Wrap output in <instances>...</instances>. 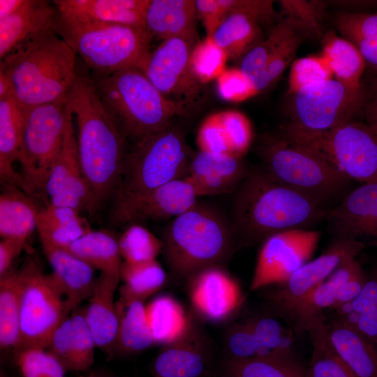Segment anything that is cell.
I'll return each instance as SVG.
<instances>
[{
	"instance_id": "obj_2",
	"label": "cell",
	"mask_w": 377,
	"mask_h": 377,
	"mask_svg": "<svg viewBox=\"0 0 377 377\" xmlns=\"http://www.w3.org/2000/svg\"><path fill=\"white\" fill-rule=\"evenodd\" d=\"M67 101L76 122L82 172L100 207L117 191L128 142L104 109L90 74L79 70Z\"/></svg>"
},
{
	"instance_id": "obj_47",
	"label": "cell",
	"mask_w": 377,
	"mask_h": 377,
	"mask_svg": "<svg viewBox=\"0 0 377 377\" xmlns=\"http://www.w3.org/2000/svg\"><path fill=\"white\" fill-rule=\"evenodd\" d=\"M290 24V28L272 52L268 65L257 87L258 93L270 87L294 61L304 35L291 22Z\"/></svg>"
},
{
	"instance_id": "obj_37",
	"label": "cell",
	"mask_w": 377,
	"mask_h": 377,
	"mask_svg": "<svg viewBox=\"0 0 377 377\" xmlns=\"http://www.w3.org/2000/svg\"><path fill=\"white\" fill-rule=\"evenodd\" d=\"M260 25L251 15L233 12L219 24L210 37L226 52L228 59L240 60L264 38Z\"/></svg>"
},
{
	"instance_id": "obj_45",
	"label": "cell",
	"mask_w": 377,
	"mask_h": 377,
	"mask_svg": "<svg viewBox=\"0 0 377 377\" xmlns=\"http://www.w3.org/2000/svg\"><path fill=\"white\" fill-rule=\"evenodd\" d=\"M279 2L281 17L290 21L304 35H321L327 3L314 0H282Z\"/></svg>"
},
{
	"instance_id": "obj_5",
	"label": "cell",
	"mask_w": 377,
	"mask_h": 377,
	"mask_svg": "<svg viewBox=\"0 0 377 377\" xmlns=\"http://www.w3.org/2000/svg\"><path fill=\"white\" fill-rule=\"evenodd\" d=\"M193 154L172 123L130 145L111 211L114 222L156 188L187 176Z\"/></svg>"
},
{
	"instance_id": "obj_35",
	"label": "cell",
	"mask_w": 377,
	"mask_h": 377,
	"mask_svg": "<svg viewBox=\"0 0 377 377\" xmlns=\"http://www.w3.org/2000/svg\"><path fill=\"white\" fill-rule=\"evenodd\" d=\"M38 209L17 186L6 185L0 195V235L27 240L36 228Z\"/></svg>"
},
{
	"instance_id": "obj_44",
	"label": "cell",
	"mask_w": 377,
	"mask_h": 377,
	"mask_svg": "<svg viewBox=\"0 0 377 377\" xmlns=\"http://www.w3.org/2000/svg\"><path fill=\"white\" fill-rule=\"evenodd\" d=\"M290 27V22L288 20L280 17L278 22L270 27L266 38L257 43L240 59L238 68L251 81L256 90L274 49Z\"/></svg>"
},
{
	"instance_id": "obj_51",
	"label": "cell",
	"mask_w": 377,
	"mask_h": 377,
	"mask_svg": "<svg viewBox=\"0 0 377 377\" xmlns=\"http://www.w3.org/2000/svg\"><path fill=\"white\" fill-rule=\"evenodd\" d=\"M220 117L231 154L243 158L253 139V129L249 119L237 110L220 112Z\"/></svg>"
},
{
	"instance_id": "obj_52",
	"label": "cell",
	"mask_w": 377,
	"mask_h": 377,
	"mask_svg": "<svg viewBox=\"0 0 377 377\" xmlns=\"http://www.w3.org/2000/svg\"><path fill=\"white\" fill-rule=\"evenodd\" d=\"M220 97L231 102H241L258 94L251 81L239 68L226 69L216 80Z\"/></svg>"
},
{
	"instance_id": "obj_1",
	"label": "cell",
	"mask_w": 377,
	"mask_h": 377,
	"mask_svg": "<svg viewBox=\"0 0 377 377\" xmlns=\"http://www.w3.org/2000/svg\"><path fill=\"white\" fill-rule=\"evenodd\" d=\"M327 209L254 168L235 191L230 220L239 246H250L281 232L309 229Z\"/></svg>"
},
{
	"instance_id": "obj_40",
	"label": "cell",
	"mask_w": 377,
	"mask_h": 377,
	"mask_svg": "<svg viewBox=\"0 0 377 377\" xmlns=\"http://www.w3.org/2000/svg\"><path fill=\"white\" fill-rule=\"evenodd\" d=\"M24 271L10 270L0 277V347L1 350L15 348L19 337L21 297L24 285Z\"/></svg>"
},
{
	"instance_id": "obj_56",
	"label": "cell",
	"mask_w": 377,
	"mask_h": 377,
	"mask_svg": "<svg viewBox=\"0 0 377 377\" xmlns=\"http://www.w3.org/2000/svg\"><path fill=\"white\" fill-rule=\"evenodd\" d=\"M367 279V274L362 269L348 280L338 292L332 309L353 302L362 292Z\"/></svg>"
},
{
	"instance_id": "obj_4",
	"label": "cell",
	"mask_w": 377,
	"mask_h": 377,
	"mask_svg": "<svg viewBox=\"0 0 377 377\" xmlns=\"http://www.w3.org/2000/svg\"><path fill=\"white\" fill-rule=\"evenodd\" d=\"M161 240L168 267L185 281L203 269L223 266L240 248L230 218L199 202L168 222Z\"/></svg>"
},
{
	"instance_id": "obj_59",
	"label": "cell",
	"mask_w": 377,
	"mask_h": 377,
	"mask_svg": "<svg viewBox=\"0 0 377 377\" xmlns=\"http://www.w3.org/2000/svg\"><path fill=\"white\" fill-rule=\"evenodd\" d=\"M12 95L13 87L10 80L4 73L0 72V99Z\"/></svg>"
},
{
	"instance_id": "obj_53",
	"label": "cell",
	"mask_w": 377,
	"mask_h": 377,
	"mask_svg": "<svg viewBox=\"0 0 377 377\" xmlns=\"http://www.w3.org/2000/svg\"><path fill=\"white\" fill-rule=\"evenodd\" d=\"M196 143L199 151L232 155L220 112L208 116L202 121L197 133Z\"/></svg>"
},
{
	"instance_id": "obj_3",
	"label": "cell",
	"mask_w": 377,
	"mask_h": 377,
	"mask_svg": "<svg viewBox=\"0 0 377 377\" xmlns=\"http://www.w3.org/2000/svg\"><path fill=\"white\" fill-rule=\"evenodd\" d=\"M76 54L56 31L44 34L1 59L13 95L25 109L66 97L79 69Z\"/></svg>"
},
{
	"instance_id": "obj_20",
	"label": "cell",
	"mask_w": 377,
	"mask_h": 377,
	"mask_svg": "<svg viewBox=\"0 0 377 377\" xmlns=\"http://www.w3.org/2000/svg\"><path fill=\"white\" fill-rule=\"evenodd\" d=\"M199 196L185 177L172 180L151 191L128 208L113 224L125 226L143 221H170L193 207Z\"/></svg>"
},
{
	"instance_id": "obj_50",
	"label": "cell",
	"mask_w": 377,
	"mask_h": 377,
	"mask_svg": "<svg viewBox=\"0 0 377 377\" xmlns=\"http://www.w3.org/2000/svg\"><path fill=\"white\" fill-rule=\"evenodd\" d=\"M22 377H65L66 370L46 348L32 347L16 353Z\"/></svg>"
},
{
	"instance_id": "obj_38",
	"label": "cell",
	"mask_w": 377,
	"mask_h": 377,
	"mask_svg": "<svg viewBox=\"0 0 377 377\" xmlns=\"http://www.w3.org/2000/svg\"><path fill=\"white\" fill-rule=\"evenodd\" d=\"M102 274L120 276L118 237L107 230H92L65 248Z\"/></svg>"
},
{
	"instance_id": "obj_43",
	"label": "cell",
	"mask_w": 377,
	"mask_h": 377,
	"mask_svg": "<svg viewBox=\"0 0 377 377\" xmlns=\"http://www.w3.org/2000/svg\"><path fill=\"white\" fill-rule=\"evenodd\" d=\"M118 244L123 261L132 263L156 260L163 249L161 239L138 223L126 226Z\"/></svg>"
},
{
	"instance_id": "obj_33",
	"label": "cell",
	"mask_w": 377,
	"mask_h": 377,
	"mask_svg": "<svg viewBox=\"0 0 377 377\" xmlns=\"http://www.w3.org/2000/svg\"><path fill=\"white\" fill-rule=\"evenodd\" d=\"M75 208L51 203L38 209L36 229L40 239L65 249L91 230Z\"/></svg>"
},
{
	"instance_id": "obj_28",
	"label": "cell",
	"mask_w": 377,
	"mask_h": 377,
	"mask_svg": "<svg viewBox=\"0 0 377 377\" xmlns=\"http://www.w3.org/2000/svg\"><path fill=\"white\" fill-rule=\"evenodd\" d=\"M362 269L355 257L346 259L295 310L290 322L294 332L304 334L311 323L323 317V311L332 308L343 285Z\"/></svg>"
},
{
	"instance_id": "obj_19",
	"label": "cell",
	"mask_w": 377,
	"mask_h": 377,
	"mask_svg": "<svg viewBox=\"0 0 377 377\" xmlns=\"http://www.w3.org/2000/svg\"><path fill=\"white\" fill-rule=\"evenodd\" d=\"M186 282L192 307L205 320H226L238 311L244 302L239 284L223 266L203 269Z\"/></svg>"
},
{
	"instance_id": "obj_16",
	"label": "cell",
	"mask_w": 377,
	"mask_h": 377,
	"mask_svg": "<svg viewBox=\"0 0 377 377\" xmlns=\"http://www.w3.org/2000/svg\"><path fill=\"white\" fill-rule=\"evenodd\" d=\"M73 120L71 111L62 145L47 177L45 193L54 205L94 214L99 207L82 172Z\"/></svg>"
},
{
	"instance_id": "obj_34",
	"label": "cell",
	"mask_w": 377,
	"mask_h": 377,
	"mask_svg": "<svg viewBox=\"0 0 377 377\" xmlns=\"http://www.w3.org/2000/svg\"><path fill=\"white\" fill-rule=\"evenodd\" d=\"M147 322L155 344L165 346L183 337L193 319L172 296L161 295L145 305Z\"/></svg>"
},
{
	"instance_id": "obj_61",
	"label": "cell",
	"mask_w": 377,
	"mask_h": 377,
	"mask_svg": "<svg viewBox=\"0 0 377 377\" xmlns=\"http://www.w3.org/2000/svg\"><path fill=\"white\" fill-rule=\"evenodd\" d=\"M1 377H7L4 372L1 371Z\"/></svg>"
},
{
	"instance_id": "obj_21",
	"label": "cell",
	"mask_w": 377,
	"mask_h": 377,
	"mask_svg": "<svg viewBox=\"0 0 377 377\" xmlns=\"http://www.w3.org/2000/svg\"><path fill=\"white\" fill-rule=\"evenodd\" d=\"M212 353L210 340L193 320L183 337L163 346L153 364L154 377H201Z\"/></svg>"
},
{
	"instance_id": "obj_60",
	"label": "cell",
	"mask_w": 377,
	"mask_h": 377,
	"mask_svg": "<svg viewBox=\"0 0 377 377\" xmlns=\"http://www.w3.org/2000/svg\"><path fill=\"white\" fill-rule=\"evenodd\" d=\"M80 377H111L108 374L102 371L96 370Z\"/></svg>"
},
{
	"instance_id": "obj_49",
	"label": "cell",
	"mask_w": 377,
	"mask_h": 377,
	"mask_svg": "<svg viewBox=\"0 0 377 377\" xmlns=\"http://www.w3.org/2000/svg\"><path fill=\"white\" fill-rule=\"evenodd\" d=\"M332 77L333 74L321 54L295 59L290 66L287 94L292 96L305 87Z\"/></svg>"
},
{
	"instance_id": "obj_31",
	"label": "cell",
	"mask_w": 377,
	"mask_h": 377,
	"mask_svg": "<svg viewBox=\"0 0 377 377\" xmlns=\"http://www.w3.org/2000/svg\"><path fill=\"white\" fill-rule=\"evenodd\" d=\"M320 54L335 80L355 93H364L361 81L366 64L354 44L330 31L324 35Z\"/></svg>"
},
{
	"instance_id": "obj_41",
	"label": "cell",
	"mask_w": 377,
	"mask_h": 377,
	"mask_svg": "<svg viewBox=\"0 0 377 377\" xmlns=\"http://www.w3.org/2000/svg\"><path fill=\"white\" fill-rule=\"evenodd\" d=\"M120 279L123 284L119 299L145 301L165 285L167 275L156 260L135 263L122 261Z\"/></svg>"
},
{
	"instance_id": "obj_23",
	"label": "cell",
	"mask_w": 377,
	"mask_h": 377,
	"mask_svg": "<svg viewBox=\"0 0 377 377\" xmlns=\"http://www.w3.org/2000/svg\"><path fill=\"white\" fill-rule=\"evenodd\" d=\"M242 158L199 151L192 155L186 177L199 197L235 191L247 172Z\"/></svg>"
},
{
	"instance_id": "obj_36",
	"label": "cell",
	"mask_w": 377,
	"mask_h": 377,
	"mask_svg": "<svg viewBox=\"0 0 377 377\" xmlns=\"http://www.w3.org/2000/svg\"><path fill=\"white\" fill-rule=\"evenodd\" d=\"M116 309L119 318L116 353H135L155 344L147 322L144 301L118 299Z\"/></svg>"
},
{
	"instance_id": "obj_11",
	"label": "cell",
	"mask_w": 377,
	"mask_h": 377,
	"mask_svg": "<svg viewBox=\"0 0 377 377\" xmlns=\"http://www.w3.org/2000/svg\"><path fill=\"white\" fill-rule=\"evenodd\" d=\"M281 133L320 154L350 179L377 182V133L365 123L350 121L323 133Z\"/></svg>"
},
{
	"instance_id": "obj_24",
	"label": "cell",
	"mask_w": 377,
	"mask_h": 377,
	"mask_svg": "<svg viewBox=\"0 0 377 377\" xmlns=\"http://www.w3.org/2000/svg\"><path fill=\"white\" fill-rule=\"evenodd\" d=\"M95 348L83 308L77 307L54 332L46 349L67 371L85 372L94 362Z\"/></svg>"
},
{
	"instance_id": "obj_39",
	"label": "cell",
	"mask_w": 377,
	"mask_h": 377,
	"mask_svg": "<svg viewBox=\"0 0 377 377\" xmlns=\"http://www.w3.org/2000/svg\"><path fill=\"white\" fill-rule=\"evenodd\" d=\"M334 24L343 38L358 49L366 66L377 75V13L341 12Z\"/></svg>"
},
{
	"instance_id": "obj_57",
	"label": "cell",
	"mask_w": 377,
	"mask_h": 377,
	"mask_svg": "<svg viewBox=\"0 0 377 377\" xmlns=\"http://www.w3.org/2000/svg\"><path fill=\"white\" fill-rule=\"evenodd\" d=\"M365 124L377 133V81L376 91L372 98L364 104Z\"/></svg>"
},
{
	"instance_id": "obj_22",
	"label": "cell",
	"mask_w": 377,
	"mask_h": 377,
	"mask_svg": "<svg viewBox=\"0 0 377 377\" xmlns=\"http://www.w3.org/2000/svg\"><path fill=\"white\" fill-rule=\"evenodd\" d=\"M58 13L54 3L25 0L11 15L0 20V59L38 37L57 32Z\"/></svg>"
},
{
	"instance_id": "obj_29",
	"label": "cell",
	"mask_w": 377,
	"mask_h": 377,
	"mask_svg": "<svg viewBox=\"0 0 377 377\" xmlns=\"http://www.w3.org/2000/svg\"><path fill=\"white\" fill-rule=\"evenodd\" d=\"M333 348L356 377H377V348L356 328L325 318Z\"/></svg>"
},
{
	"instance_id": "obj_6",
	"label": "cell",
	"mask_w": 377,
	"mask_h": 377,
	"mask_svg": "<svg viewBox=\"0 0 377 377\" xmlns=\"http://www.w3.org/2000/svg\"><path fill=\"white\" fill-rule=\"evenodd\" d=\"M90 75L104 109L128 142L156 133L181 116L140 69Z\"/></svg>"
},
{
	"instance_id": "obj_26",
	"label": "cell",
	"mask_w": 377,
	"mask_h": 377,
	"mask_svg": "<svg viewBox=\"0 0 377 377\" xmlns=\"http://www.w3.org/2000/svg\"><path fill=\"white\" fill-rule=\"evenodd\" d=\"M40 242L52 268L50 274L72 311L92 295L98 278L96 269L67 249Z\"/></svg>"
},
{
	"instance_id": "obj_27",
	"label": "cell",
	"mask_w": 377,
	"mask_h": 377,
	"mask_svg": "<svg viewBox=\"0 0 377 377\" xmlns=\"http://www.w3.org/2000/svg\"><path fill=\"white\" fill-rule=\"evenodd\" d=\"M197 17L195 0H150L145 27L152 39L181 38L195 45Z\"/></svg>"
},
{
	"instance_id": "obj_25",
	"label": "cell",
	"mask_w": 377,
	"mask_h": 377,
	"mask_svg": "<svg viewBox=\"0 0 377 377\" xmlns=\"http://www.w3.org/2000/svg\"><path fill=\"white\" fill-rule=\"evenodd\" d=\"M120 276L100 273L92 295L83 308L96 348L111 357L116 353L119 318L114 294Z\"/></svg>"
},
{
	"instance_id": "obj_17",
	"label": "cell",
	"mask_w": 377,
	"mask_h": 377,
	"mask_svg": "<svg viewBox=\"0 0 377 377\" xmlns=\"http://www.w3.org/2000/svg\"><path fill=\"white\" fill-rule=\"evenodd\" d=\"M333 239L377 247V182L364 183L329 207L325 219Z\"/></svg>"
},
{
	"instance_id": "obj_9",
	"label": "cell",
	"mask_w": 377,
	"mask_h": 377,
	"mask_svg": "<svg viewBox=\"0 0 377 377\" xmlns=\"http://www.w3.org/2000/svg\"><path fill=\"white\" fill-rule=\"evenodd\" d=\"M71 112L66 98L26 109L18 161L22 189L29 195L45 193L52 163L64 140Z\"/></svg>"
},
{
	"instance_id": "obj_8",
	"label": "cell",
	"mask_w": 377,
	"mask_h": 377,
	"mask_svg": "<svg viewBox=\"0 0 377 377\" xmlns=\"http://www.w3.org/2000/svg\"><path fill=\"white\" fill-rule=\"evenodd\" d=\"M57 34L79 55L92 75L137 68L144 71L151 54L146 28L108 24L84 29H57Z\"/></svg>"
},
{
	"instance_id": "obj_58",
	"label": "cell",
	"mask_w": 377,
	"mask_h": 377,
	"mask_svg": "<svg viewBox=\"0 0 377 377\" xmlns=\"http://www.w3.org/2000/svg\"><path fill=\"white\" fill-rule=\"evenodd\" d=\"M25 0H0V20H3L15 13Z\"/></svg>"
},
{
	"instance_id": "obj_18",
	"label": "cell",
	"mask_w": 377,
	"mask_h": 377,
	"mask_svg": "<svg viewBox=\"0 0 377 377\" xmlns=\"http://www.w3.org/2000/svg\"><path fill=\"white\" fill-rule=\"evenodd\" d=\"M150 0H55L57 29H84L108 24L145 27Z\"/></svg>"
},
{
	"instance_id": "obj_12",
	"label": "cell",
	"mask_w": 377,
	"mask_h": 377,
	"mask_svg": "<svg viewBox=\"0 0 377 377\" xmlns=\"http://www.w3.org/2000/svg\"><path fill=\"white\" fill-rule=\"evenodd\" d=\"M194 45L181 38L163 40L151 52L144 69L154 86L184 117L198 112L208 95L206 84L197 78L190 66Z\"/></svg>"
},
{
	"instance_id": "obj_13",
	"label": "cell",
	"mask_w": 377,
	"mask_h": 377,
	"mask_svg": "<svg viewBox=\"0 0 377 377\" xmlns=\"http://www.w3.org/2000/svg\"><path fill=\"white\" fill-rule=\"evenodd\" d=\"M293 97L290 121L283 131L316 133L353 121L364 106L365 96L357 94L335 79L305 87Z\"/></svg>"
},
{
	"instance_id": "obj_62",
	"label": "cell",
	"mask_w": 377,
	"mask_h": 377,
	"mask_svg": "<svg viewBox=\"0 0 377 377\" xmlns=\"http://www.w3.org/2000/svg\"><path fill=\"white\" fill-rule=\"evenodd\" d=\"M376 81H377V79H376Z\"/></svg>"
},
{
	"instance_id": "obj_42",
	"label": "cell",
	"mask_w": 377,
	"mask_h": 377,
	"mask_svg": "<svg viewBox=\"0 0 377 377\" xmlns=\"http://www.w3.org/2000/svg\"><path fill=\"white\" fill-rule=\"evenodd\" d=\"M306 333L312 345L309 377H356L337 355L329 341L325 316L311 323Z\"/></svg>"
},
{
	"instance_id": "obj_32",
	"label": "cell",
	"mask_w": 377,
	"mask_h": 377,
	"mask_svg": "<svg viewBox=\"0 0 377 377\" xmlns=\"http://www.w3.org/2000/svg\"><path fill=\"white\" fill-rule=\"evenodd\" d=\"M223 377H309L293 349L246 360L224 359Z\"/></svg>"
},
{
	"instance_id": "obj_15",
	"label": "cell",
	"mask_w": 377,
	"mask_h": 377,
	"mask_svg": "<svg viewBox=\"0 0 377 377\" xmlns=\"http://www.w3.org/2000/svg\"><path fill=\"white\" fill-rule=\"evenodd\" d=\"M321 236L311 229H293L274 235L259 250L250 290L256 291L285 283L310 261Z\"/></svg>"
},
{
	"instance_id": "obj_30",
	"label": "cell",
	"mask_w": 377,
	"mask_h": 377,
	"mask_svg": "<svg viewBox=\"0 0 377 377\" xmlns=\"http://www.w3.org/2000/svg\"><path fill=\"white\" fill-rule=\"evenodd\" d=\"M25 110L13 95L0 99V177L6 185L21 188V176L13 164L21 149Z\"/></svg>"
},
{
	"instance_id": "obj_54",
	"label": "cell",
	"mask_w": 377,
	"mask_h": 377,
	"mask_svg": "<svg viewBox=\"0 0 377 377\" xmlns=\"http://www.w3.org/2000/svg\"><path fill=\"white\" fill-rule=\"evenodd\" d=\"M197 16L202 21L207 36L210 37L228 15L227 0H195Z\"/></svg>"
},
{
	"instance_id": "obj_7",
	"label": "cell",
	"mask_w": 377,
	"mask_h": 377,
	"mask_svg": "<svg viewBox=\"0 0 377 377\" xmlns=\"http://www.w3.org/2000/svg\"><path fill=\"white\" fill-rule=\"evenodd\" d=\"M257 151L269 177L326 209L351 180L320 154L281 132L262 135Z\"/></svg>"
},
{
	"instance_id": "obj_14",
	"label": "cell",
	"mask_w": 377,
	"mask_h": 377,
	"mask_svg": "<svg viewBox=\"0 0 377 377\" xmlns=\"http://www.w3.org/2000/svg\"><path fill=\"white\" fill-rule=\"evenodd\" d=\"M365 247L357 241L333 239L318 258L304 265L285 283L268 287L264 293L267 311L290 323L295 310L311 292L346 259L356 258Z\"/></svg>"
},
{
	"instance_id": "obj_48",
	"label": "cell",
	"mask_w": 377,
	"mask_h": 377,
	"mask_svg": "<svg viewBox=\"0 0 377 377\" xmlns=\"http://www.w3.org/2000/svg\"><path fill=\"white\" fill-rule=\"evenodd\" d=\"M352 306L358 316L355 328L377 348V267L367 274L366 283Z\"/></svg>"
},
{
	"instance_id": "obj_55",
	"label": "cell",
	"mask_w": 377,
	"mask_h": 377,
	"mask_svg": "<svg viewBox=\"0 0 377 377\" xmlns=\"http://www.w3.org/2000/svg\"><path fill=\"white\" fill-rule=\"evenodd\" d=\"M27 240L15 238H1L0 242V277L10 270L15 259L24 249Z\"/></svg>"
},
{
	"instance_id": "obj_10",
	"label": "cell",
	"mask_w": 377,
	"mask_h": 377,
	"mask_svg": "<svg viewBox=\"0 0 377 377\" xmlns=\"http://www.w3.org/2000/svg\"><path fill=\"white\" fill-rule=\"evenodd\" d=\"M22 267L24 279L16 353L46 348L54 332L72 312L51 274L45 273L36 259L27 260Z\"/></svg>"
},
{
	"instance_id": "obj_46",
	"label": "cell",
	"mask_w": 377,
	"mask_h": 377,
	"mask_svg": "<svg viewBox=\"0 0 377 377\" xmlns=\"http://www.w3.org/2000/svg\"><path fill=\"white\" fill-rule=\"evenodd\" d=\"M228 57L212 37L198 41L193 47L190 66L194 75L203 84L216 80L226 69Z\"/></svg>"
}]
</instances>
